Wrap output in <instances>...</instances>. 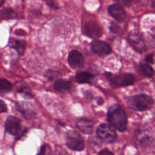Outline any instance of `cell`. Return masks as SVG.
<instances>
[{"label":"cell","instance_id":"23","mask_svg":"<svg viewBox=\"0 0 155 155\" xmlns=\"http://www.w3.org/2000/svg\"><path fill=\"white\" fill-rule=\"evenodd\" d=\"M58 74L59 73L58 72V71L48 70V71H47V72L45 73V75H46V77L48 78L49 80H53V79H54L55 78H57L58 76Z\"/></svg>","mask_w":155,"mask_h":155},{"label":"cell","instance_id":"13","mask_svg":"<svg viewBox=\"0 0 155 155\" xmlns=\"http://www.w3.org/2000/svg\"><path fill=\"white\" fill-rule=\"evenodd\" d=\"M94 122L89 119H80L77 122V129L85 134H91L94 129Z\"/></svg>","mask_w":155,"mask_h":155},{"label":"cell","instance_id":"28","mask_svg":"<svg viewBox=\"0 0 155 155\" xmlns=\"http://www.w3.org/2000/svg\"><path fill=\"white\" fill-rule=\"evenodd\" d=\"M98 155H114V153L112 152H110L109 150H107V149H104V150H101Z\"/></svg>","mask_w":155,"mask_h":155},{"label":"cell","instance_id":"8","mask_svg":"<svg viewBox=\"0 0 155 155\" xmlns=\"http://www.w3.org/2000/svg\"><path fill=\"white\" fill-rule=\"evenodd\" d=\"M83 32L86 36L92 39L99 38L103 33L101 27L97 23L93 21H89L85 24Z\"/></svg>","mask_w":155,"mask_h":155},{"label":"cell","instance_id":"18","mask_svg":"<svg viewBox=\"0 0 155 155\" xmlns=\"http://www.w3.org/2000/svg\"><path fill=\"white\" fill-rule=\"evenodd\" d=\"M12 89V84L5 79L0 78V93L8 92Z\"/></svg>","mask_w":155,"mask_h":155},{"label":"cell","instance_id":"11","mask_svg":"<svg viewBox=\"0 0 155 155\" xmlns=\"http://www.w3.org/2000/svg\"><path fill=\"white\" fill-rule=\"evenodd\" d=\"M129 42L131 44L132 46L139 53L145 51L146 46H145V42L142 40V36L137 33H131L129 35Z\"/></svg>","mask_w":155,"mask_h":155},{"label":"cell","instance_id":"30","mask_svg":"<svg viewBox=\"0 0 155 155\" xmlns=\"http://www.w3.org/2000/svg\"><path fill=\"white\" fill-rule=\"evenodd\" d=\"M3 3H4V0H0V7L2 5Z\"/></svg>","mask_w":155,"mask_h":155},{"label":"cell","instance_id":"20","mask_svg":"<svg viewBox=\"0 0 155 155\" xmlns=\"http://www.w3.org/2000/svg\"><path fill=\"white\" fill-rule=\"evenodd\" d=\"M2 16L5 19H12V18H15L16 17V15L12 9H5L2 12Z\"/></svg>","mask_w":155,"mask_h":155},{"label":"cell","instance_id":"3","mask_svg":"<svg viewBox=\"0 0 155 155\" xmlns=\"http://www.w3.org/2000/svg\"><path fill=\"white\" fill-rule=\"evenodd\" d=\"M65 142L70 149L74 150H83L85 147V142L81 135L76 131H68L65 135Z\"/></svg>","mask_w":155,"mask_h":155},{"label":"cell","instance_id":"24","mask_svg":"<svg viewBox=\"0 0 155 155\" xmlns=\"http://www.w3.org/2000/svg\"><path fill=\"white\" fill-rule=\"evenodd\" d=\"M120 6H129L132 2V0H115Z\"/></svg>","mask_w":155,"mask_h":155},{"label":"cell","instance_id":"2","mask_svg":"<svg viewBox=\"0 0 155 155\" xmlns=\"http://www.w3.org/2000/svg\"><path fill=\"white\" fill-rule=\"evenodd\" d=\"M128 105L131 109L136 111H145L150 109L154 105V100L147 94H138L130 98Z\"/></svg>","mask_w":155,"mask_h":155},{"label":"cell","instance_id":"10","mask_svg":"<svg viewBox=\"0 0 155 155\" xmlns=\"http://www.w3.org/2000/svg\"><path fill=\"white\" fill-rule=\"evenodd\" d=\"M68 63L74 68H83L84 66V57L77 50H72L68 56Z\"/></svg>","mask_w":155,"mask_h":155},{"label":"cell","instance_id":"14","mask_svg":"<svg viewBox=\"0 0 155 155\" xmlns=\"http://www.w3.org/2000/svg\"><path fill=\"white\" fill-rule=\"evenodd\" d=\"M54 89L61 93H68L71 91L73 84L71 81L66 80H58L54 84Z\"/></svg>","mask_w":155,"mask_h":155},{"label":"cell","instance_id":"27","mask_svg":"<svg viewBox=\"0 0 155 155\" xmlns=\"http://www.w3.org/2000/svg\"><path fill=\"white\" fill-rule=\"evenodd\" d=\"M153 59H154V55L153 54L147 55L146 57H145V60L148 63H153Z\"/></svg>","mask_w":155,"mask_h":155},{"label":"cell","instance_id":"15","mask_svg":"<svg viewBox=\"0 0 155 155\" xmlns=\"http://www.w3.org/2000/svg\"><path fill=\"white\" fill-rule=\"evenodd\" d=\"M94 75L88 71H81V72L77 73L76 75V80L78 83L84 84V83H91L94 79Z\"/></svg>","mask_w":155,"mask_h":155},{"label":"cell","instance_id":"26","mask_svg":"<svg viewBox=\"0 0 155 155\" xmlns=\"http://www.w3.org/2000/svg\"><path fill=\"white\" fill-rule=\"evenodd\" d=\"M7 111V106L3 100H0V113L5 112Z\"/></svg>","mask_w":155,"mask_h":155},{"label":"cell","instance_id":"21","mask_svg":"<svg viewBox=\"0 0 155 155\" xmlns=\"http://www.w3.org/2000/svg\"><path fill=\"white\" fill-rule=\"evenodd\" d=\"M18 92L21 93V94H24L26 97H30V98L33 97V93H32V91H30V88L27 86H21L18 89Z\"/></svg>","mask_w":155,"mask_h":155},{"label":"cell","instance_id":"9","mask_svg":"<svg viewBox=\"0 0 155 155\" xmlns=\"http://www.w3.org/2000/svg\"><path fill=\"white\" fill-rule=\"evenodd\" d=\"M91 50L95 54L104 56L111 53L112 50L109 44L101 40H95L92 43Z\"/></svg>","mask_w":155,"mask_h":155},{"label":"cell","instance_id":"19","mask_svg":"<svg viewBox=\"0 0 155 155\" xmlns=\"http://www.w3.org/2000/svg\"><path fill=\"white\" fill-rule=\"evenodd\" d=\"M140 68L142 72L145 75H146L147 77L151 78L154 77V69H153L151 65H146V64H142V65H141Z\"/></svg>","mask_w":155,"mask_h":155},{"label":"cell","instance_id":"16","mask_svg":"<svg viewBox=\"0 0 155 155\" xmlns=\"http://www.w3.org/2000/svg\"><path fill=\"white\" fill-rule=\"evenodd\" d=\"M151 138V135H150V132L148 131L142 130L141 132H138V133L136 132V141H138V142L142 145L148 144V142L150 143Z\"/></svg>","mask_w":155,"mask_h":155},{"label":"cell","instance_id":"25","mask_svg":"<svg viewBox=\"0 0 155 155\" xmlns=\"http://www.w3.org/2000/svg\"><path fill=\"white\" fill-rule=\"evenodd\" d=\"M110 31L113 32V33H118V32H119L120 27L119 25H117V24L113 22L111 24V26H110Z\"/></svg>","mask_w":155,"mask_h":155},{"label":"cell","instance_id":"5","mask_svg":"<svg viewBox=\"0 0 155 155\" xmlns=\"http://www.w3.org/2000/svg\"><path fill=\"white\" fill-rule=\"evenodd\" d=\"M5 129L10 135H14L18 138L23 136L26 129L23 130L21 120L15 116H8L5 121Z\"/></svg>","mask_w":155,"mask_h":155},{"label":"cell","instance_id":"22","mask_svg":"<svg viewBox=\"0 0 155 155\" xmlns=\"http://www.w3.org/2000/svg\"><path fill=\"white\" fill-rule=\"evenodd\" d=\"M51 149L48 144H45L41 147L40 150L38 153L37 155H51Z\"/></svg>","mask_w":155,"mask_h":155},{"label":"cell","instance_id":"6","mask_svg":"<svg viewBox=\"0 0 155 155\" xmlns=\"http://www.w3.org/2000/svg\"><path fill=\"white\" fill-rule=\"evenodd\" d=\"M135 77L133 74L130 73H125V74H117V75H112L109 77V82L110 86L113 88H121L131 85L134 83Z\"/></svg>","mask_w":155,"mask_h":155},{"label":"cell","instance_id":"12","mask_svg":"<svg viewBox=\"0 0 155 155\" xmlns=\"http://www.w3.org/2000/svg\"><path fill=\"white\" fill-rule=\"evenodd\" d=\"M108 12L114 18H115L119 22H123L125 21L127 16L126 11L122 6L119 5L118 4L111 5L109 6Z\"/></svg>","mask_w":155,"mask_h":155},{"label":"cell","instance_id":"4","mask_svg":"<svg viewBox=\"0 0 155 155\" xmlns=\"http://www.w3.org/2000/svg\"><path fill=\"white\" fill-rule=\"evenodd\" d=\"M97 136L106 143H113L117 140V133L111 126L106 123L101 124L96 129Z\"/></svg>","mask_w":155,"mask_h":155},{"label":"cell","instance_id":"29","mask_svg":"<svg viewBox=\"0 0 155 155\" xmlns=\"http://www.w3.org/2000/svg\"><path fill=\"white\" fill-rule=\"evenodd\" d=\"M45 2H46L48 3V4L49 5L52 6V7H53V8H54V9H58L57 6L55 5V4H54V3L53 2L51 1V0H45Z\"/></svg>","mask_w":155,"mask_h":155},{"label":"cell","instance_id":"7","mask_svg":"<svg viewBox=\"0 0 155 155\" xmlns=\"http://www.w3.org/2000/svg\"><path fill=\"white\" fill-rule=\"evenodd\" d=\"M16 109L27 119H33L36 117V112L34 107L27 102H18L16 103Z\"/></svg>","mask_w":155,"mask_h":155},{"label":"cell","instance_id":"17","mask_svg":"<svg viewBox=\"0 0 155 155\" xmlns=\"http://www.w3.org/2000/svg\"><path fill=\"white\" fill-rule=\"evenodd\" d=\"M11 46H12V48L15 49L20 55H23L26 49V42L24 40H15L13 41Z\"/></svg>","mask_w":155,"mask_h":155},{"label":"cell","instance_id":"1","mask_svg":"<svg viewBox=\"0 0 155 155\" xmlns=\"http://www.w3.org/2000/svg\"><path fill=\"white\" fill-rule=\"evenodd\" d=\"M107 120L113 128L124 132L127 127V116L126 112L119 105H113L107 111Z\"/></svg>","mask_w":155,"mask_h":155}]
</instances>
